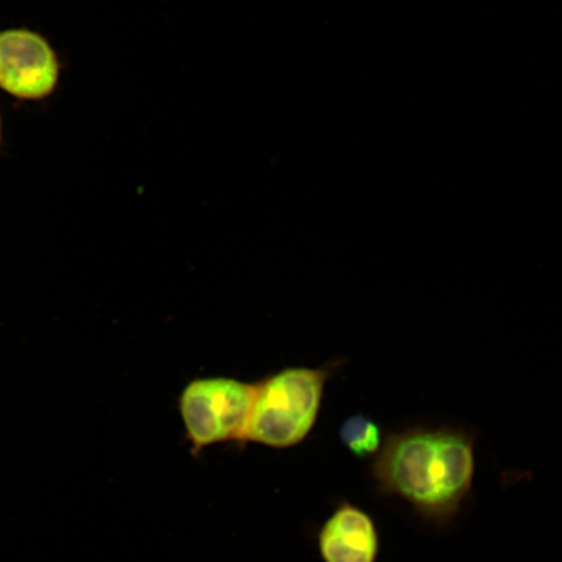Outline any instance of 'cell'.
Segmentation results:
<instances>
[{"label":"cell","mask_w":562,"mask_h":562,"mask_svg":"<svg viewBox=\"0 0 562 562\" xmlns=\"http://www.w3.org/2000/svg\"><path fill=\"white\" fill-rule=\"evenodd\" d=\"M370 474L379 494L409 504L426 522L446 526L472 494L475 435L463 428L422 426L392 432Z\"/></svg>","instance_id":"obj_1"},{"label":"cell","mask_w":562,"mask_h":562,"mask_svg":"<svg viewBox=\"0 0 562 562\" xmlns=\"http://www.w3.org/2000/svg\"><path fill=\"white\" fill-rule=\"evenodd\" d=\"M340 440L357 459H370L381 451L384 439L381 426L364 414H355L344 420Z\"/></svg>","instance_id":"obj_6"},{"label":"cell","mask_w":562,"mask_h":562,"mask_svg":"<svg viewBox=\"0 0 562 562\" xmlns=\"http://www.w3.org/2000/svg\"><path fill=\"white\" fill-rule=\"evenodd\" d=\"M328 368H286L256 383L244 442L285 449L301 445L318 419Z\"/></svg>","instance_id":"obj_2"},{"label":"cell","mask_w":562,"mask_h":562,"mask_svg":"<svg viewBox=\"0 0 562 562\" xmlns=\"http://www.w3.org/2000/svg\"><path fill=\"white\" fill-rule=\"evenodd\" d=\"M256 383L235 378H196L179 397L187 440L194 456L222 442L243 441Z\"/></svg>","instance_id":"obj_3"},{"label":"cell","mask_w":562,"mask_h":562,"mask_svg":"<svg viewBox=\"0 0 562 562\" xmlns=\"http://www.w3.org/2000/svg\"><path fill=\"white\" fill-rule=\"evenodd\" d=\"M59 63L50 45L30 31L0 34V88L24 100H40L56 87Z\"/></svg>","instance_id":"obj_4"},{"label":"cell","mask_w":562,"mask_h":562,"mask_svg":"<svg viewBox=\"0 0 562 562\" xmlns=\"http://www.w3.org/2000/svg\"><path fill=\"white\" fill-rule=\"evenodd\" d=\"M318 548L323 562H376L381 538L367 510L341 502L322 526Z\"/></svg>","instance_id":"obj_5"}]
</instances>
